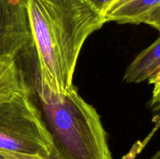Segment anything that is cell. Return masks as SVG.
<instances>
[{"instance_id": "obj_1", "label": "cell", "mask_w": 160, "mask_h": 159, "mask_svg": "<svg viewBox=\"0 0 160 159\" xmlns=\"http://www.w3.org/2000/svg\"><path fill=\"white\" fill-rule=\"evenodd\" d=\"M38 62V84L56 94L75 88V67L86 39L106 23L84 0H27Z\"/></svg>"}, {"instance_id": "obj_2", "label": "cell", "mask_w": 160, "mask_h": 159, "mask_svg": "<svg viewBox=\"0 0 160 159\" xmlns=\"http://www.w3.org/2000/svg\"><path fill=\"white\" fill-rule=\"evenodd\" d=\"M37 91L57 159H112L98 112L73 88L56 94L38 84Z\"/></svg>"}, {"instance_id": "obj_3", "label": "cell", "mask_w": 160, "mask_h": 159, "mask_svg": "<svg viewBox=\"0 0 160 159\" xmlns=\"http://www.w3.org/2000/svg\"><path fill=\"white\" fill-rule=\"evenodd\" d=\"M30 94H17L0 103V150L51 157L52 136Z\"/></svg>"}, {"instance_id": "obj_4", "label": "cell", "mask_w": 160, "mask_h": 159, "mask_svg": "<svg viewBox=\"0 0 160 159\" xmlns=\"http://www.w3.org/2000/svg\"><path fill=\"white\" fill-rule=\"evenodd\" d=\"M31 41L27 0H0V57L16 59Z\"/></svg>"}, {"instance_id": "obj_5", "label": "cell", "mask_w": 160, "mask_h": 159, "mask_svg": "<svg viewBox=\"0 0 160 159\" xmlns=\"http://www.w3.org/2000/svg\"><path fill=\"white\" fill-rule=\"evenodd\" d=\"M160 69V36L150 46L144 49L127 68L123 80L141 83L156 74Z\"/></svg>"}, {"instance_id": "obj_6", "label": "cell", "mask_w": 160, "mask_h": 159, "mask_svg": "<svg viewBox=\"0 0 160 159\" xmlns=\"http://www.w3.org/2000/svg\"><path fill=\"white\" fill-rule=\"evenodd\" d=\"M160 0H127L109 6L103 17L106 23L115 21L119 23H142L145 16L156 6Z\"/></svg>"}, {"instance_id": "obj_7", "label": "cell", "mask_w": 160, "mask_h": 159, "mask_svg": "<svg viewBox=\"0 0 160 159\" xmlns=\"http://www.w3.org/2000/svg\"><path fill=\"white\" fill-rule=\"evenodd\" d=\"M29 92V87L16 59L0 57V103L17 94Z\"/></svg>"}, {"instance_id": "obj_8", "label": "cell", "mask_w": 160, "mask_h": 159, "mask_svg": "<svg viewBox=\"0 0 160 159\" xmlns=\"http://www.w3.org/2000/svg\"><path fill=\"white\" fill-rule=\"evenodd\" d=\"M0 159H57L54 155L51 157H45L37 154H22V153L10 152L0 150Z\"/></svg>"}, {"instance_id": "obj_9", "label": "cell", "mask_w": 160, "mask_h": 159, "mask_svg": "<svg viewBox=\"0 0 160 159\" xmlns=\"http://www.w3.org/2000/svg\"><path fill=\"white\" fill-rule=\"evenodd\" d=\"M145 23L157 30L160 34V4L152 9L142 20Z\"/></svg>"}, {"instance_id": "obj_10", "label": "cell", "mask_w": 160, "mask_h": 159, "mask_svg": "<svg viewBox=\"0 0 160 159\" xmlns=\"http://www.w3.org/2000/svg\"><path fill=\"white\" fill-rule=\"evenodd\" d=\"M149 84L154 85L152 91V97L149 102V106H152L160 101V69L156 74L148 80Z\"/></svg>"}, {"instance_id": "obj_11", "label": "cell", "mask_w": 160, "mask_h": 159, "mask_svg": "<svg viewBox=\"0 0 160 159\" xmlns=\"http://www.w3.org/2000/svg\"><path fill=\"white\" fill-rule=\"evenodd\" d=\"M84 1L103 16L105 11L107 9L113 0H84Z\"/></svg>"}, {"instance_id": "obj_12", "label": "cell", "mask_w": 160, "mask_h": 159, "mask_svg": "<svg viewBox=\"0 0 160 159\" xmlns=\"http://www.w3.org/2000/svg\"><path fill=\"white\" fill-rule=\"evenodd\" d=\"M153 120H154V122H156V123H157L158 126H160V111L159 112H158L157 113H156V115H155V118Z\"/></svg>"}, {"instance_id": "obj_13", "label": "cell", "mask_w": 160, "mask_h": 159, "mask_svg": "<svg viewBox=\"0 0 160 159\" xmlns=\"http://www.w3.org/2000/svg\"><path fill=\"white\" fill-rule=\"evenodd\" d=\"M125 1H127V0H113V1L112 2V3H111V4L109 5V6H112V5L118 4V3L123 2H125Z\"/></svg>"}, {"instance_id": "obj_14", "label": "cell", "mask_w": 160, "mask_h": 159, "mask_svg": "<svg viewBox=\"0 0 160 159\" xmlns=\"http://www.w3.org/2000/svg\"><path fill=\"white\" fill-rule=\"evenodd\" d=\"M150 159H160V151L156 152Z\"/></svg>"}]
</instances>
